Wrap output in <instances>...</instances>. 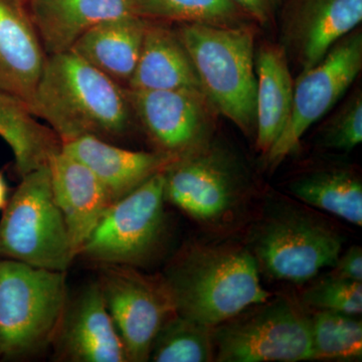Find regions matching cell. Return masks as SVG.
I'll use <instances>...</instances> for the list:
<instances>
[{"label":"cell","instance_id":"9a60e30c","mask_svg":"<svg viewBox=\"0 0 362 362\" xmlns=\"http://www.w3.org/2000/svg\"><path fill=\"white\" fill-rule=\"evenodd\" d=\"M47 166L54 201L63 214L77 257L113 202L93 171L63 149L52 157Z\"/></svg>","mask_w":362,"mask_h":362},{"label":"cell","instance_id":"ffe728a7","mask_svg":"<svg viewBox=\"0 0 362 362\" xmlns=\"http://www.w3.org/2000/svg\"><path fill=\"white\" fill-rule=\"evenodd\" d=\"M147 23L135 14L104 21L85 33L71 51L126 88L139 59Z\"/></svg>","mask_w":362,"mask_h":362},{"label":"cell","instance_id":"8fae6325","mask_svg":"<svg viewBox=\"0 0 362 362\" xmlns=\"http://www.w3.org/2000/svg\"><path fill=\"white\" fill-rule=\"evenodd\" d=\"M127 93L133 113L158 151L180 158L202 147L211 107L202 90L127 89Z\"/></svg>","mask_w":362,"mask_h":362},{"label":"cell","instance_id":"5b68a950","mask_svg":"<svg viewBox=\"0 0 362 362\" xmlns=\"http://www.w3.org/2000/svg\"><path fill=\"white\" fill-rule=\"evenodd\" d=\"M0 218V259L66 272L76 258L49 166L21 176Z\"/></svg>","mask_w":362,"mask_h":362},{"label":"cell","instance_id":"8992f818","mask_svg":"<svg viewBox=\"0 0 362 362\" xmlns=\"http://www.w3.org/2000/svg\"><path fill=\"white\" fill-rule=\"evenodd\" d=\"M214 328L218 361L296 362L315 359L311 319L288 298H269Z\"/></svg>","mask_w":362,"mask_h":362},{"label":"cell","instance_id":"7c38bea8","mask_svg":"<svg viewBox=\"0 0 362 362\" xmlns=\"http://www.w3.org/2000/svg\"><path fill=\"white\" fill-rule=\"evenodd\" d=\"M237 182L228 162L199 147L164 170L165 201L201 221L221 218L233 206Z\"/></svg>","mask_w":362,"mask_h":362},{"label":"cell","instance_id":"f546056e","mask_svg":"<svg viewBox=\"0 0 362 362\" xmlns=\"http://www.w3.org/2000/svg\"><path fill=\"white\" fill-rule=\"evenodd\" d=\"M252 20L268 25L286 0H233Z\"/></svg>","mask_w":362,"mask_h":362},{"label":"cell","instance_id":"3957f363","mask_svg":"<svg viewBox=\"0 0 362 362\" xmlns=\"http://www.w3.org/2000/svg\"><path fill=\"white\" fill-rule=\"evenodd\" d=\"M176 32L211 107L245 134L256 131V54L251 26L180 23Z\"/></svg>","mask_w":362,"mask_h":362},{"label":"cell","instance_id":"ba28073f","mask_svg":"<svg viewBox=\"0 0 362 362\" xmlns=\"http://www.w3.org/2000/svg\"><path fill=\"white\" fill-rule=\"evenodd\" d=\"M362 68V35L354 30L333 45L317 65L301 71L294 84L291 115L265 154L276 168L297 148L302 136L322 118L356 81Z\"/></svg>","mask_w":362,"mask_h":362},{"label":"cell","instance_id":"44dd1931","mask_svg":"<svg viewBox=\"0 0 362 362\" xmlns=\"http://www.w3.org/2000/svg\"><path fill=\"white\" fill-rule=\"evenodd\" d=\"M255 66L257 147L266 154L291 115L294 82L283 45H262L255 56Z\"/></svg>","mask_w":362,"mask_h":362},{"label":"cell","instance_id":"e0dca14e","mask_svg":"<svg viewBox=\"0 0 362 362\" xmlns=\"http://www.w3.org/2000/svg\"><path fill=\"white\" fill-rule=\"evenodd\" d=\"M62 149L93 171L113 202L178 159L158 150L145 152L121 148L90 135L64 143Z\"/></svg>","mask_w":362,"mask_h":362},{"label":"cell","instance_id":"d6986e66","mask_svg":"<svg viewBox=\"0 0 362 362\" xmlns=\"http://www.w3.org/2000/svg\"><path fill=\"white\" fill-rule=\"evenodd\" d=\"M134 90H202L199 76L176 30L148 20L137 65L127 85ZM204 93V92H202Z\"/></svg>","mask_w":362,"mask_h":362},{"label":"cell","instance_id":"9c48e42d","mask_svg":"<svg viewBox=\"0 0 362 362\" xmlns=\"http://www.w3.org/2000/svg\"><path fill=\"white\" fill-rule=\"evenodd\" d=\"M341 246V237L334 230L290 209L271 216L262 226L255 238V259L271 277L305 283L334 266Z\"/></svg>","mask_w":362,"mask_h":362},{"label":"cell","instance_id":"4316f807","mask_svg":"<svg viewBox=\"0 0 362 362\" xmlns=\"http://www.w3.org/2000/svg\"><path fill=\"white\" fill-rule=\"evenodd\" d=\"M303 300L320 310L358 315L362 312V284L330 276L309 288Z\"/></svg>","mask_w":362,"mask_h":362},{"label":"cell","instance_id":"6da1fadb","mask_svg":"<svg viewBox=\"0 0 362 362\" xmlns=\"http://www.w3.org/2000/svg\"><path fill=\"white\" fill-rule=\"evenodd\" d=\"M28 106L62 144L88 135L122 136L134 114L127 88L71 51L47 56Z\"/></svg>","mask_w":362,"mask_h":362},{"label":"cell","instance_id":"7402d4cb","mask_svg":"<svg viewBox=\"0 0 362 362\" xmlns=\"http://www.w3.org/2000/svg\"><path fill=\"white\" fill-rule=\"evenodd\" d=\"M20 98L0 90V137L11 147L18 175L47 165L62 149L58 135Z\"/></svg>","mask_w":362,"mask_h":362},{"label":"cell","instance_id":"4fadbf2b","mask_svg":"<svg viewBox=\"0 0 362 362\" xmlns=\"http://www.w3.org/2000/svg\"><path fill=\"white\" fill-rule=\"evenodd\" d=\"M283 20V47L304 71L361 25L362 0H287Z\"/></svg>","mask_w":362,"mask_h":362},{"label":"cell","instance_id":"30bf717a","mask_svg":"<svg viewBox=\"0 0 362 362\" xmlns=\"http://www.w3.org/2000/svg\"><path fill=\"white\" fill-rule=\"evenodd\" d=\"M128 361H149L152 342L175 315L163 280L154 281L130 266L103 265L98 281Z\"/></svg>","mask_w":362,"mask_h":362},{"label":"cell","instance_id":"484cf974","mask_svg":"<svg viewBox=\"0 0 362 362\" xmlns=\"http://www.w3.org/2000/svg\"><path fill=\"white\" fill-rule=\"evenodd\" d=\"M311 332L315 359H361L362 323L357 315L319 311L311 319Z\"/></svg>","mask_w":362,"mask_h":362},{"label":"cell","instance_id":"cb8c5ba5","mask_svg":"<svg viewBox=\"0 0 362 362\" xmlns=\"http://www.w3.org/2000/svg\"><path fill=\"white\" fill-rule=\"evenodd\" d=\"M136 14L164 23L244 25L249 18L233 0H134Z\"/></svg>","mask_w":362,"mask_h":362},{"label":"cell","instance_id":"52a82bcc","mask_svg":"<svg viewBox=\"0 0 362 362\" xmlns=\"http://www.w3.org/2000/svg\"><path fill=\"white\" fill-rule=\"evenodd\" d=\"M164 171L114 202L78 255L102 265L139 266L163 235Z\"/></svg>","mask_w":362,"mask_h":362},{"label":"cell","instance_id":"ac0fdd59","mask_svg":"<svg viewBox=\"0 0 362 362\" xmlns=\"http://www.w3.org/2000/svg\"><path fill=\"white\" fill-rule=\"evenodd\" d=\"M28 4L47 56L71 51L99 23L137 16L134 0H28Z\"/></svg>","mask_w":362,"mask_h":362},{"label":"cell","instance_id":"5bb4252c","mask_svg":"<svg viewBox=\"0 0 362 362\" xmlns=\"http://www.w3.org/2000/svg\"><path fill=\"white\" fill-rule=\"evenodd\" d=\"M54 344L59 358L68 361H129L98 283L68 302Z\"/></svg>","mask_w":362,"mask_h":362},{"label":"cell","instance_id":"4dcf8cb0","mask_svg":"<svg viewBox=\"0 0 362 362\" xmlns=\"http://www.w3.org/2000/svg\"><path fill=\"white\" fill-rule=\"evenodd\" d=\"M7 202H8V187L4 175L0 173V211L6 207Z\"/></svg>","mask_w":362,"mask_h":362},{"label":"cell","instance_id":"277c9868","mask_svg":"<svg viewBox=\"0 0 362 362\" xmlns=\"http://www.w3.org/2000/svg\"><path fill=\"white\" fill-rule=\"evenodd\" d=\"M66 305V272L0 259V357L25 358L47 349Z\"/></svg>","mask_w":362,"mask_h":362},{"label":"cell","instance_id":"d4e9b609","mask_svg":"<svg viewBox=\"0 0 362 362\" xmlns=\"http://www.w3.org/2000/svg\"><path fill=\"white\" fill-rule=\"evenodd\" d=\"M213 328L175 314L157 333L149 361L207 362L214 359Z\"/></svg>","mask_w":362,"mask_h":362},{"label":"cell","instance_id":"f1b7e54d","mask_svg":"<svg viewBox=\"0 0 362 362\" xmlns=\"http://www.w3.org/2000/svg\"><path fill=\"white\" fill-rule=\"evenodd\" d=\"M331 277L362 282V251L361 247H352L335 263Z\"/></svg>","mask_w":362,"mask_h":362},{"label":"cell","instance_id":"7a4b0ae2","mask_svg":"<svg viewBox=\"0 0 362 362\" xmlns=\"http://www.w3.org/2000/svg\"><path fill=\"white\" fill-rule=\"evenodd\" d=\"M162 280L177 315L213 329L272 296L262 285L258 262L243 247H194Z\"/></svg>","mask_w":362,"mask_h":362},{"label":"cell","instance_id":"83f0119b","mask_svg":"<svg viewBox=\"0 0 362 362\" xmlns=\"http://www.w3.org/2000/svg\"><path fill=\"white\" fill-rule=\"evenodd\" d=\"M362 141V96L357 90L330 119L322 132V142L329 148L350 151Z\"/></svg>","mask_w":362,"mask_h":362},{"label":"cell","instance_id":"603a6c76","mask_svg":"<svg viewBox=\"0 0 362 362\" xmlns=\"http://www.w3.org/2000/svg\"><path fill=\"white\" fill-rule=\"evenodd\" d=\"M290 192L302 202L362 226V185L356 175L342 169L319 171L295 180Z\"/></svg>","mask_w":362,"mask_h":362},{"label":"cell","instance_id":"2e32d148","mask_svg":"<svg viewBox=\"0 0 362 362\" xmlns=\"http://www.w3.org/2000/svg\"><path fill=\"white\" fill-rule=\"evenodd\" d=\"M45 59L28 0H0V90L30 103Z\"/></svg>","mask_w":362,"mask_h":362}]
</instances>
